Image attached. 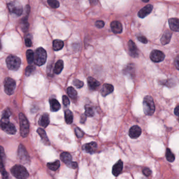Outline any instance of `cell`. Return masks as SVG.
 Masks as SVG:
<instances>
[{
  "label": "cell",
  "mask_w": 179,
  "mask_h": 179,
  "mask_svg": "<svg viewBox=\"0 0 179 179\" xmlns=\"http://www.w3.org/2000/svg\"><path fill=\"white\" fill-rule=\"evenodd\" d=\"M11 172L17 179H27L29 177V173L26 169L22 165H15L11 169Z\"/></svg>",
  "instance_id": "6da1fadb"
},
{
  "label": "cell",
  "mask_w": 179,
  "mask_h": 179,
  "mask_svg": "<svg viewBox=\"0 0 179 179\" xmlns=\"http://www.w3.org/2000/svg\"><path fill=\"white\" fill-rule=\"evenodd\" d=\"M143 111L147 115H152L155 111V106L152 97L147 95L143 101Z\"/></svg>",
  "instance_id": "7a4b0ae2"
},
{
  "label": "cell",
  "mask_w": 179,
  "mask_h": 179,
  "mask_svg": "<svg viewBox=\"0 0 179 179\" xmlns=\"http://www.w3.org/2000/svg\"><path fill=\"white\" fill-rule=\"evenodd\" d=\"M20 134L23 137H26L29 134V124L26 116L23 113L19 114Z\"/></svg>",
  "instance_id": "3957f363"
},
{
  "label": "cell",
  "mask_w": 179,
  "mask_h": 179,
  "mask_svg": "<svg viewBox=\"0 0 179 179\" xmlns=\"http://www.w3.org/2000/svg\"><path fill=\"white\" fill-rule=\"evenodd\" d=\"M0 128L10 135H14L16 132L15 126L13 124L10 123L9 118L2 117L0 120Z\"/></svg>",
  "instance_id": "277c9868"
},
{
  "label": "cell",
  "mask_w": 179,
  "mask_h": 179,
  "mask_svg": "<svg viewBox=\"0 0 179 179\" xmlns=\"http://www.w3.org/2000/svg\"><path fill=\"white\" fill-rule=\"evenodd\" d=\"M47 60V53L44 48L39 47L34 53V63L38 66L44 65Z\"/></svg>",
  "instance_id": "5b68a950"
},
{
  "label": "cell",
  "mask_w": 179,
  "mask_h": 179,
  "mask_svg": "<svg viewBox=\"0 0 179 179\" xmlns=\"http://www.w3.org/2000/svg\"><path fill=\"white\" fill-rule=\"evenodd\" d=\"M7 68L12 70H17L19 69L21 60L19 57L15 56H9L6 60Z\"/></svg>",
  "instance_id": "8992f818"
},
{
  "label": "cell",
  "mask_w": 179,
  "mask_h": 179,
  "mask_svg": "<svg viewBox=\"0 0 179 179\" xmlns=\"http://www.w3.org/2000/svg\"><path fill=\"white\" fill-rule=\"evenodd\" d=\"M5 153L4 148L0 146V172L3 179H9V174L5 169Z\"/></svg>",
  "instance_id": "52a82bcc"
},
{
  "label": "cell",
  "mask_w": 179,
  "mask_h": 179,
  "mask_svg": "<svg viewBox=\"0 0 179 179\" xmlns=\"http://www.w3.org/2000/svg\"><path fill=\"white\" fill-rule=\"evenodd\" d=\"M61 160H62L68 167L72 169H76L77 167V162H73L72 156L69 153L63 152L60 155Z\"/></svg>",
  "instance_id": "ba28073f"
},
{
  "label": "cell",
  "mask_w": 179,
  "mask_h": 179,
  "mask_svg": "<svg viewBox=\"0 0 179 179\" xmlns=\"http://www.w3.org/2000/svg\"><path fill=\"white\" fill-rule=\"evenodd\" d=\"M7 6L10 12L17 16H20L22 14L23 10L22 5L19 2L17 1H13L9 3Z\"/></svg>",
  "instance_id": "9c48e42d"
},
{
  "label": "cell",
  "mask_w": 179,
  "mask_h": 179,
  "mask_svg": "<svg viewBox=\"0 0 179 179\" xmlns=\"http://www.w3.org/2000/svg\"><path fill=\"white\" fill-rule=\"evenodd\" d=\"M16 82L12 78L7 77L4 81V90L7 95H12L14 92Z\"/></svg>",
  "instance_id": "30bf717a"
},
{
  "label": "cell",
  "mask_w": 179,
  "mask_h": 179,
  "mask_svg": "<svg viewBox=\"0 0 179 179\" xmlns=\"http://www.w3.org/2000/svg\"><path fill=\"white\" fill-rule=\"evenodd\" d=\"M18 157L20 161L23 163H26L29 162V156L24 146L21 144L18 149Z\"/></svg>",
  "instance_id": "8fae6325"
},
{
  "label": "cell",
  "mask_w": 179,
  "mask_h": 179,
  "mask_svg": "<svg viewBox=\"0 0 179 179\" xmlns=\"http://www.w3.org/2000/svg\"><path fill=\"white\" fill-rule=\"evenodd\" d=\"M150 58L155 63H160L164 60L165 55L162 51L154 50L150 53Z\"/></svg>",
  "instance_id": "7c38bea8"
},
{
  "label": "cell",
  "mask_w": 179,
  "mask_h": 179,
  "mask_svg": "<svg viewBox=\"0 0 179 179\" xmlns=\"http://www.w3.org/2000/svg\"><path fill=\"white\" fill-rule=\"evenodd\" d=\"M141 134V129L139 126L135 125L131 127L129 131V136L131 138L136 139L139 137Z\"/></svg>",
  "instance_id": "4fadbf2b"
},
{
  "label": "cell",
  "mask_w": 179,
  "mask_h": 179,
  "mask_svg": "<svg viewBox=\"0 0 179 179\" xmlns=\"http://www.w3.org/2000/svg\"><path fill=\"white\" fill-rule=\"evenodd\" d=\"M153 6L152 5H146L143 7L138 13V16L141 18H144L149 14L153 11Z\"/></svg>",
  "instance_id": "5bb4252c"
},
{
  "label": "cell",
  "mask_w": 179,
  "mask_h": 179,
  "mask_svg": "<svg viewBox=\"0 0 179 179\" xmlns=\"http://www.w3.org/2000/svg\"><path fill=\"white\" fill-rule=\"evenodd\" d=\"M97 145L95 142H91L87 143L83 146V149L85 150L86 153H89L92 154L95 153L97 150Z\"/></svg>",
  "instance_id": "9a60e30c"
},
{
  "label": "cell",
  "mask_w": 179,
  "mask_h": 179,
  "mask_svg": "<svg viewBox=\"0 0 179 179\" xmlns=\"http://www.w3.org/2000/svg\"><path fill=\"white\" fill-rule=\"evenodd\" d=\"M123 168V162L121 160H119L113 166L112 168V173L114 176L117 177L121 173Z\"/></svg>",
  "instance_id": "2e32d148"
},
{
  "label": "cell",
  "mask_w": 179,
  "mask_h": 179,
  "mask_svg": "<svg viewBox=\"0 0 179 179\" xmlns=\"http://www.w3.org/2000/svg\"><path fill=\"white\" fill-rule=\"evenodd\" d=\"M111 27L112 32L114 34H120L123 31V26L120 22L119 21H113L111 23Z\"/></svg>",
  "instance_id": "e0dca14e"
},
{
  "label": "cell",
  "mask_w": 179,
  "mask_h": 179,
  "mask_svg": "<svg viewBox=\"0 0 179 179\" xmlns=\"http://www.w3.org/2000/svg\"><path fill=\"white\" fill-rule=\"evenodd\" d=\"M49 123H50L49 115L48 113H46L43 114L39 119V125L44 128H46V127L48 126Z\"/></svg>",
  "instance_id": "ac0fdd59"
},
{
  "label": "cell",
  "mask_w": 179,
  "mask_h": 179,
  "mask_svg": "<svg viewBox=\"0 0 179 179\" xmlns=\"http://www.w3.org/2000/svg\"><path fill=\"white\" fill-rule=\"evenodd\" d=\"M114 87L110 84H104L101 90V93L103 97H106L113 92Z\"/></svg>",
  "instance_id": "d6986e66"
},
{
  "label": "cell",
  "mask_w": 179,
  "mask_h": 179,
  "mask_svg": "<svg viewBox=\"0 0 179 179\" xmlns=\"http://www.w3.org/2000/svg\"><path fill=\"white\" fill-rule=\"evenodd\" d=\"M170 28L173 31L179 32V18H171L169 19Z\"/></svg>",
  "instance_id": "ffe728a7"
},
{
  "label": "cell",
  "mask_w": 179,
  "mask_h": 179,
  "mask_svg": "<svg viewBox=\"0 0 179 179\" xmlns=\"http://www.w3.org/2000/svg\"><path fill=\"white\" fill-rule=\"evenodd\" d=\"M87 84L90 89L91 90H95L100 85V83L91 77L87 78Z\"/></svg>",
  "instance_id": "44dd1931"
},
{
  "label": "cell",
  "mask_w": 179,
  "mask_h": 179,
  "mask_svg": "<svg viewBox=\"0 0 179 179\" xmlns=\"http://www.w3.org/2000/svg\"><path fill=\"white\" fill-rule=\"evenodd\" d=\"M128 48L131 56L134 57H138V49L136 46L135 44L132 40H129L128 43Z\"/></svg>",
  "instance_id": "7402d4cb"
},
{
  "label": "cell",
  "mask_w": 179,
  "mask_h": 179,
  "mask_svg": "<svg viewBox=\"0 0 179 179\" xmlns=\"http://www.w3.org/2000/svg\"><path fill=\"white\" fill-rule=\"evenodd\" d=\"M172 36V33L169 31L167 30L162 35L161 38V43L162 45H165L169 43Z\"/></svg>",
  "instance_id": "603a6c76"
},
{
  "label": "cell",
  "mask_w": 179,
  "mask_h": 179,
  "mask_svg": "<svg viewBox=\"0 0 179 179\" xmlns=\"http://www.w3.org/2000/svg\"><path fill=\"white\" fill-rule=\"evenodd\" d=\"M37 133L40 136V137H41V140L43 141V143L46 145H50V142L49 141L48 138L47 136L46 133L45 131H44L43 129L39 128L37 129Z\"/></svg>",
  "instance_id": "cb8c5ba5"
},
{
  "label": "cell",
  "mask_w": 179,
  "mask_h": 179,
  "mask_svg": "<svg viewBox=\"0 0 179 179\" xmlns=\"http://www.w3.org/2000/svg\"><path fill=\"white\" fill-rule=\"evenodd\" d=\"M49 103H50V107L51 112L58 111L60 109V104L55 99H50Z\"/></svg>",
  "instance_id": "d4e9b609"
},
{
  "label": "cell",
  "mask_w": 179,
  "mask_h": 179,
  "mask_svg": "<svg viewBox=\"0 0 179 179\" xmlns=\"http://www.w3.org/2000/svg\"><path fill=\"white\" fill-rule=\"evenodd\" d=\"M63 67H64V65H63V61L59 60L55 64V67L53 69V72L57 75L60 74L63 70Z\"/></svg>",
  "instance_id": "484cf974"
},
{
  "label": "cell",
  "mask_w": 179,
  "mask_h": 179,
  "mask_svg": "<svg viewBox=\"0 0 179 179\" xmlns=\"http://www.w3.org/2000/svg\"><path fill=\"white\" fill-rule=\"evenodd\" d=\"M64 46L63 41L59 39H56L53 40V50L55 51H59L61 49H62Z\"/></svg>",
  "instance_id": "4316f807"
},
{
  "label": "cell",
  "mask_w": 179,
  "mask_h": 179,
  "mask_svg": "<svg viewBox=\"0 0 179 179\" xmlns=\"http://www.w3.org/2000/svg\"><path fill=\"white\" fill-rule=\"evenodd\" d=\"M65 122L68 124H71L73 120L72 113L69 109H66L65 111Z\"/></svg>",
  "instance_id": "83f0119b"
},
{
  "label": "cell",
  "mask_w": 179,
  "mask_h": 179,
  "mask_svg": "<svg viewBox=\"0 0 179 179\" xmlns=\"http://www.w3.org/2000/svg\"><path fill=\"white\" fill-rule=\"evenodd\" d=\"M124 73L133 76L134 73L135 72V67L133 64H129L126 66V68L124 69Z\"/></svg>",
  "instance_id": "f1b7e54d"
},
{
  "label": "cell",
  "mask_w": 179,
  "mask_h": 179,
  "mask_svg": "<svg viewBox=\"0 0 179 179\" xmlns=\"http://www.w3.org/2000/svg\"><path fill=\"white\" fill-rule=\"evenodd\" d=\"M60 161L59 160H56L54 162L48 163L47 164V167L49 169L51 170L52 171H56L60 167Z\"/></svg>",
  "instance_id": "f546056e"
},
{
  "label": "cell",
  "mask_w": 179,
  "mask_h": 179,
  "mask_svg": "<svg viewBox=\"0 0 179 179\" xmlns=\"http://www.w3.org/2000/svg\"><path fill=\"white\" fill-rule=\"evenodd\" d=\"M27 60L29 64L34 63V53L32 50H28L26 51Z\"/></svg>",
  "instance_id": "4dcf8cb0"
},
{
  "label": "cell",
  "mask_w": 179,
  "mask_h": 179,
  "mask_svg": "<svg viewBox=\"0 0 179 179\" xmlns=\"http://www.w3.org/2000/svg\"><path fill=\"white\" fill-rule=\"evenodd\" d=\"M85 114L87 117H91L94 115V111L92 107L86 105L85 107Z\"/></svg>",
  "instance_id": "1f68e13d"
},
{
  "label": "cell",
  "mask_w": 179,
  "mask_h": 179,
  "mask_svg": "<svg viewBox=\"0 0 179 179\" xmlns=\"http://www.w3.org/2000/svg\"><path fill=\"white\" fill-rule=\"evenodd\" d=\"M166 157L167 158V160L169 162H173L175 160V156L174 154L172 153L171 150L169 148H167L166 153Z\"/></svg>",
  "instance_id": "d6a6232c"
},
{
  "label": "cell",
  "mask_w": 179,
  "mask_h": 179,
  "mask_svg": "<svg viewBox=\"0 0 179 179\" xmlns=\"http://www.w3.org/2000/svg\"><path fill=\"white\" fill-rule=\"evenodd\" d=\"M67 93L71 99H75L77 97V92L72 87H70L67 89Z\"/></svg>",
  "instance_id": "836d02e7"
},
{
  "label": "cell",
  "mask_w": 179,
  "mask_h": 179,
  "mask_svg": "<svg viewBox=\"0 0 179 179\" xmlns=\"http://www.w3.org/2000/svg\"><path fill=\"white\" fill-rule=\"evenodd\" d=\"M35 70H36V68L34 65H31L27 66L25 69V75L26 76L32 75L35 71Z\"/></svg>",
  "instance_id": "e575fe53"
},
{
  "label": "cell",
  "mask_w": 179,
  "mask_h": 179,
  "mask_svg": "<svg viewBox=\"0 0 179 179\" xmlns=\"http://www.w3.org/2000/svg\"><path fill=\"white\" fill-rule=\"evenodd\" d=\"M49 5L53 9H56L59 7L60 4L57 0H47Z\"/></svg>",
  "instance_id": "d590c367"
},
{
  "label": "cell",
  "mask_w": 179,
  "mask_h": 179,
  "mask_svg": "<svg viewBox=\"0 0 179 179\" xmlns=\"http://www.w3.org/2000/svg\"><path fill=\"white\" fill-rule=\"evenodd\" d=\"M73 85L75 86V87H77L78 89H80L84 85V83L81 80L78 79H75L73 81Z\"/></svg>",
  "instance_id": "8d00e7d4"
},
{
  "label": "cell",
  "mask_w": 179,
  "mask_h": 179,
  "mask_svg": "<svg viewBox=\"0 0 179 179\" xmlns=\"http://www.w3.org/2000/svg\"><path fill=\"white\" fill-rule=\"evenodd\" d=\"M28 27H29V24L27 22V19L25 18V19L23 21V23L22 24V30L24 32H26L28 29Z\"/></svg>",
  "instance_id": "74e56055"
},
{
  "label": "cell",
  "mask_w": 179,
  "mask_h": 179,
  "mask_svg": "<svg viewBox=\"0 0 179 179\" xmlns=\"http://www.w3.org/2000/svg\"><path fill=\"white\" fill-rule=\"evenodd\" d=\"M75 134L77 137L79 138H82L84 135L83 132L79 127H76L75 128Z\"/></svg>",
  "instance_id": "f35d334b"
},
{
  "label": "cell",
  "mask_w": 179,
  "mask_h": 179,
  "mask_svg": "<svg viewBox=\"0 0 179 179\" xmlns=\"http://www.w3.org/2000/svg\"><path fill=\"white\" fill-rule=\"evenodd\" d=\"M63 102L65 107H68L70 105V100L66 95H63Z\"/></svg>",
  "instance_id": "ab89813d"
},
{
  "label": "cell",
  "mask_w": 179,
  "mask_h": 179,
  "mask_svg": "<svg viewBox=\"0 0 179 179\" xmlns=\"http://www.w3.org/2000/svg\"><path fill=\"white\" fill-rule=\"evenodd\" d=\"M11 111H10V109H5V111L3 112V113L2 117H5V118H9L10 117V116H11Z\"/></svg>",
  "instance_id": "60d3db41"
},
{
  "label": "cell",
  "mask_w": 179,
  "mask_h": 179,
  "mask_svg": "<svg viewBox=\"0 0 179 179\" xmlns=\"http://www.w3.org/2000/svg\"><path fill=\"white\" fill-rule=\"evenodd\" d=\"M143 174H144L146 177H149L151 174V171L149 168H145L144 169H143Z\"/></svg>",
  "instance_id": "b9f144b4"
},
{
  "label": "cell",
  "mask_w": 179,
  "mask_h": 179,
  "mask_svg": "<svg viewBox=\"0 0 179 179\" xmlns=\"http://www.w3.org/2000/svg\"><path fill=\"white\" fill-rule=\"evenodd\" d=\"M105 23L103 21H97L95 22V26L99 28H102L104 26Z\"/></svg>",
  "instance_id": "7bdbcfd3"
},
{
  "label": "cell",
  "mask_w": 179,
  "mask_h": 179,
  "mask_svg": "<svg viewBox=\"0 0 179 179\" xmlns=\"http://www.w3.org/2000/svg\"><path fill=\"white\" fill-rule=\"evenodd\" d=\"M138 39L139 41H141V43H142L143 44H147L148 43L147 39L145 36H138Z\"/></svg>",
  "instance_id": "ee69618b"
},
{
  "label": "cell",
  "mask_w": 179,
  "mask_h": 179,
  "mask_svg": "<svg viewBox=\"0 0 179 179\" xmlns=\"http://www.w3.org/2000/svg\"><path fill=\"white\" fill-rule=\"evenodd\" d=\"M25 45L27 47H31L32 45V42L31 39L29 38H26L25 40Z\"/></svg>",
  "instance_id": "f6af8a7d"
},
{
  "label": "cell",
  "mask_w": 179,
  "mask_h": 179,
  "mask_svg": "<svg viewBox=\"0 0 179 179\" xmlns=\"http://www.w3.org/2000/svg\"><path fill=\"white\" fill-rule=\"evenodd\" d=\"M174 64H175V66L177 68V69L179 70V56L177 57V58L175 59Z\"/></svg>",
  "instance_id": "bcb514c9"
},
{
  "label": "cell",
  "mask_w": 179,
  "mask_h": 179,
  "mask_svg": "<svg viewBox=\"0 0 179 179\" xmlns=\"http://www.w3.org/2000/svg\"><path fill=\"white\" fill-rule=\"evenodd\" d=\"M87 117L85 114H82L81 116V119H80V123H81L83 124L85 123V121H86V119H87Z\"/></svg>",
  "instance_id": "7dc6e473"
},
{
  "label": "cell",
  "mask_w": 179,
  "mask_h": 179,
  "mask_svg": "<svg viewBox=\"0 0 179 179\" xmlns=\"http://www.w3.org/2000/svg\"><path fill=\"white\" fill-rule=\"evenodd\" d=\"M174 114L177 116H179V106L178 107L174 109Z\"/></svg>",
  "instance_id": "c3c4849f"
},
{
  "label": "cell",
  "mask_w": 179,
  "mask_h": 179,
  "mask_svg": "<svg viewBox=\"0 0 179 179\" xmlns=\"http://www.w3.org/2000/svg\"><path fill=\"white\" fill-rule=\"evenodd\" d=\"M90 1L92 4H96V3L97 2V0H90Z\"/></svg>",
  "instance_id": "681fc988"
},
{
  "label": "cell",
  "mask_w": 179,
  "mask_h": 179,
  "mask_svg": "<svg viewBox=\"0 0 179 179\" xmlns=\"http://www.w3.org/2000/svg\"><path fill=\"white\" fill-rule=\"evenodd\" d=\"M143 2L147 3L149 1V0H141Z\"/></svg>",
  "instance_id": "f907efd6"
},
{
  "label": "cell",
  "mask_w": 179,
  "mask_h": 179,
  "mask_svg": "<svg viewBox=\"0 0 179 179\" xmlns=\"http://www.w3.org/2000/svg\"><path fill=\"white\" fill-rule=\"evenodd\" d=\"M1 47H2V45H1V41H0V49H1Z\"/></svg>",
  "instance_id": "816d5d0a"
}]
</instances>
